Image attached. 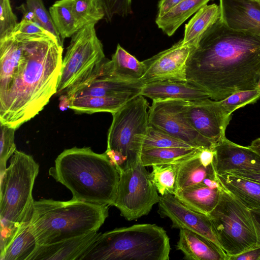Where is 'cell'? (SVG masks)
<instances>
[{
  "label": "cell",
  "instance_id": "cell-9",
  "mask_svg": "<svg viewBox=\"0 0 260 260\" xmlns=\"http://www.w3.org/2000/svg\"><path fill=\"white\" fill-rule=\"evenodd\" d=\"M144 97L137 95L112 114L107 149L118 151L125 156L127 168L141 160L143 142L149 126V106Z\"/></svg>",
  "mask_w": 260,
  "mask_h": 260
},
{
  "label": "cell",
  "instance_id": "cell-45",
  "mask_svg": "<svg viewBox=\"0 0 260 260\" xmlns=\"http://www.w3.org/2000/svg\"><path fill=\"white\" fill-rule=\"evenodd\" d=\"M16 9L20 11L23 14V17L22 19L36 23V18L34 12L27 8L26 4H22L20 6L17 7Z\"/></svg>",
  "mask_w": 260,
  "mask_h": 260
},
{
  "label": "cell",
  "instance_id": "cell-19",
  "mask_svg": "<svg viewBox=\"0 0 260 260\" xmlns=\"http://www.w3.org/2000/svg\"><path fill=\"white\" fill-rule=\"evenodd\" d=\"M176 249L187 260H228L223 250L206 238L186 229H180Z\"/></svg>",
  "mask_w": 260,
  "mask_h": 260
},
{
  "label": "cell",
  "instance_id": "cell-13",
  "mask_svg": "<svg viewBox=\"0 0 260 260\" xmlns=\"http://www.w3.org/2000/svg\"><path fill=\"white\" fill-rule=\"evenodd\" d=\"M186 114L195 130L215 146L225 137L232 115L225 112L219 101L208 98L188 102Z\"/></svg>",
  "mask_w": 260,
  "mask_h": 260
},
{
  "label": "cell",
  "instance_id": "cell-7",
  "mask_svg": "<svg viewBox=\"0 0 260 260\" xmlns=\"http://www.w3.org/2000/svg\"><path fill=\"white\" fill-rule=\"evenodd\" d=\"M207 215L228 260L260 247V239L252 212L221 185L218 202Z\"/></svg>",
  "mask_w": 260,
  "mask_h": 260
},
{
  "label": "cell",
  "instance_id": "cell-17",
  "mask_svg": "<svg viewBox=\"0 0 260 260\" xmlns=\"http://www.w3.org/2000/svg\"><path fill=\"white\" fill-rule=\"evenodd\" d=\"M100 233L94 231L55 243L38 245L29 260H80Z\"/></svg>",
  "mask_w": 260,
  "mask_h": 260
},
{
  "label": "cell",
  "instance_id": "cell-33",
  "mask_svg": "<svg viewBox=\"0 0 260 260\" xmlns=\"http://www.w3.org/2000/svg\"><path fill=\"white\" fill-rule=\"evenodd\" d=\"M192 147L161 129L149 125L142 145V149Z\"/></svg>",
  "mask_w": 260,
  "mask_h": 260
},
{
  "label": "cell",
  "instance_id": "cell-32",
  "mask_svg": "<svg viewBox=\"0 0 260 260\" xmlns=\"http://www.w3.org/2000/svg\"><path fill=\"white\" fill-rule=\"evenodd\" d=\"M152 181L161 196L174 195L176 192L178 165L177 164L153 165Z\"/></svg>",
  "mask_w": 260,
  "mask_h": 260
},
{
  "label": "cell",
  "instance_id": "cell-12",
  "mask_svg": "<svg viewBox=\"0 0 260 260\" xmlns=\"http://www.w3.org/2000/svg\"><path fill=\"white\" fill-rule=\"evenodd\" d=\"M195 48L179 40L170 48L142 61L144 74L140 81L145 85L153 82L187 81L186 63Z\"/></svg>",
  "mask_w": 260,
  "mask_h": 260
},
{
  "label": "cell",
  "instance_id": "cell-31",
  "mask_svg": "<svg viewBox=\"0 0 260 260\" xmlns=\"http://www.w3.org/2000/svg\"><path fill=\"white\" fill-rule=\"evenodd\" d=\"M72 10L79 30L95 24L104 19V9L99 0H71Z\"/></svg>",
  "mask_w": 260,
  "mask_h": 260
},
{
  "label": "cell",
  "instance_id": "cell-50",
  "mask_svg": "<svg viewBox=\"0 0 260 260\" xmlns=\"http://www.w3.org/2000/svg\"><path fill=\"white\" fill-rule=\"evenodd\" d=\"M256 88H257L258 90H259L260 91V75H259L258 80L257 82Z\"/></svg>",
  "mask_w": 260,
  "mask_h": 260
},
{
  "label": "cell",
  "instance_id": "cell-49",
  "mask_svg": "<svg viewBox=\"0 0 260 260\" xmlns=\"http://www.w3.org/2000/svg\"><path fill=\"white\" fill-rule=\"evenodd\" d=\"M252 212L260 239V213Z\"/></svg>",
  "mask_w": 260,
  "mask_h": 260
},
{
  "label": "cell",
  "instance_id": "cell-44",
  "mask_svg": "<svg viewBox=\"0 0 260 260\" xmlns=\"http://www.w3.org/2000/svg\"><path fill=\"white\" fill-rule=\"evenodd\" d=\"M229 173L260 184V172L249 171H233Z\"/></svg>",
  "mask_w": 260,
  "mask_h": 260
},
{
  "label": "cell",
  "instance_id": "cell-25",
  "mask_svg": "<svg viewBox=\"0 0 260 260\" xmlns=\"http://www.w3.org/2000/svg\"><path fill=\"white\" fill-rule=\"evenodd\" d=\"M220 17L219 5L213 4L203 6L185 25L183 44L196 48L205 33Z\"/></svg>",
  "mask_w": 260,
  "mask_h": 260
},
{
  "label": "cell",
  "instance_id": "cell-43",
  "mask_svg": "<svg viewBox=\"0 0 260 260\" xmlns=\"http://www.w3.org/2000/svg\"><path fill=\"white\" fill-rule=\"evenodd\" d=\"M230 260H260V247L233 256L230 258Z\"/></svg>",
  "mask_w": 260,
  "mask_h": 260
},
{
  "label": "cell",
  "instance_id": "cell-8",
  "mask_svg": "<svg viewBox=\"0 0 260 260\" xmlns=\"http://www.w3.org/2000/svg\"><path fill=\"white\" fill-rule=\"evenodd\" d=\"M106 59L95 24H90L78 30L72 36L62 59L55 94H65L69 99L75 91L100 73Z\"/></svg>",
  "mask_w": 260,
  "mask_h": 260
},
{
  "label": "cell",
  "instance_id": "cell-42",
  "mask_svg": "<svg viewBox=\"0 0 260 260\" xmlns=\"http://www.w3.org/2000/svg\"><path fill=\"white\" fill-rule=\"evenodd\" d=\"M215 154L214 149L202 148L199 156L202 164L205 167H209L213 164Z\"/></svg>",
  "mask_w": 260,
  "mask_h": 260
},
{
  "label": "cell",
  "instance_id": "cell-1",
  "mask_svg": "<svg viewBox=\"0 0 260 260\" xmlns=\"http://www.w3.org/2000/svg\"><path fill=\"white\" fill-rule=\"evenodd\" d=\"M63 45L53 35L0 40V123L15 128L56 93Z\"/></svg>",
  "mask_w": 260,
  "mask_h": 260
},
{
  "label": "cell",
  "instance_id": "cell-35",
  "mask_svg": "<svg viewBox=\"0 0 260 260\" xmlns=\"http://www.w3.org/2000/svg\"><path fill=\"white\" fill-rule=\"evenodd\" d=\"M1 124L0 140V175L7 169L6 165L8 159L16 150L14 142L15 128L6 124Z\"/></svg>",
  "mask_w": 260,
  "mask_h": 260
},
{
  "label": "cell",
  "instance_id": "cell-47",
  "mask_svg": "<svg viewBox=\"0 0 260 260\" xmlns=\"http://www.w3.org/2000/svg\"><path fill=\"white\" fill-rule=\"evenodd\" d=\"M59 108L62 111L69 108L70 100L67 95L62 94L59 96Z\"/></svg>",
  "mask_w": 260,
  "mask_h": 260
},
{
  "label": "cell",
  "instance_id": "cell-37",
  "mask_svg": "<svg viewBox=\"0 0 260 260\" xmlns=\"http://www.w3.org/2000/svg\"><path fill=\"white\" fill-rule=\"evenodd\" d=\"M17 24L10 0H0V40L11 36Z\"/></svg>",
  "mask_w": 260,
  "mask_h": 260
},
{
  "label": "cell",
  "instance_id": "cell-40",
  "mask_svg": "<svg viewBox=\"0 0 260 260\" xmlns=\"http://www.w3.org/2000/svg\"><path fill=\"white\" fill-rule=\"evenodd\" d=\"M105 152L119 173L127 168V158L121 153L112 149H107Z\"/></svg>",
  "mask_w": 260,
  "mask_h": 260
},
{
  "label": "cell",
  "instance_id": "cell-14",
  "mask_svg": "<svg viewBox=\"0 0 260 260\" xmlns=\"http://www.w3.org/2000/svg\"><path fill=\"white\" fill-rule=\"evenodd\" d=\"M158 212L162 217H168L173 228L186 229L206 238L221 247L216 238L207 215L190 210L179 202L174 195L160 196Z\"/></svg>",
  "mask_w": 260,
  "mask_h": 260
},
{
  "label": "cell",
  "instance_id": "cell-6",
  "mask_svg": "<svg viewBox=\"0 0 260 260\" xmlns=\"http://www.w3.org/2000/svg\"><path fill=\"white\" fill-rule=\"evenodd\" d=\"M166 231L155 224H138L101 233L80 260H169Z\"/></svg>",
  "mask_w": 260,
  "mask_h": 260
},
{
  "label": "cell",
  "instance_id": "cell-15",
  "mask_svg": "<svg viewBox=\"0 0 260 260\" xmlns=\"http://www.w3.org/2000/svg\"><path fill=\"white\" fill-rule=\"evenodd\" d=\"M216 173L233 171L260 172V156L248 146L236 144L225 137L214 148Z\"/></svg>",
  "mask_w": 260,
  "mask_h": 260
},
{
  "label": "cell",
  "instance_id": "cell-24",
  "mask_svg": "<svg viewBox=\"0 0 260 260\" xmlns=\"http://www.w3.org/2000/svg\"><path fill=\"white\" fill-rule=\"evenodd\" d=\"M220 188L212 189L201 183L178 190L174 196L190 210L208 215L218 202Z\"/></svg>",
  "mask_w": 260,
  "mask_h": 260
},
{
  "label": "cell",
  "instance_id": "cell-39",
  "mask_svg": "<svg viewBox=\"0 0 260 260\" xmlns=\"http://www.w3.org/2000/svg\"><path fill=\"white\" fill-rule=\"evenodd\" d=\"M50 34H51L38 23L22 19L19 23H18L11 36L16 38H24L47 36Z\"/></svg>",
  "mask_w": 260,
  "mask_h": 260
},
{
  "label": "cell",
  "instance_id": "cell-34",
  "mask_svg": "<svg viewBox=\"0 0 260 260\" xmlns=\"http://www.w3.org/2000/svg\"><path fill=\"white\" fill-rule=\"evenodd\" d=\"M260 99V91L257 88L237 91L226 98L219 101L225 112L232 115L238 109L254 104Z\"/></svg>",
  "mask_w": 260,
  "mask_h": 260
},
{
  "label": "cell",
  "instance_id": "cell-30",
  "mask_svg": "<svg viewBox=\"0 0 260 260\" xmlns=\"http://www.w3.org/2000/svg\"><path fill=\"white\" fill-rule=\"evenodd\" d=\"M49 13L62 40L72 37L79 30L71 0L56 1L50 7Z\"/></svg>",
  "mask_w": 260,
  "mask_h": 260
},
{
  "label": "cell",
  "instance_id": "cell-22",
  "mask_svg": "<svg viewBox=\"0 0 260 260\" xmlns=\"http://www.w3.org/2000/svg\"><path fill=\"white\" fill-rule=\"evenodd\" d=\"M222 187L251 211L260 213V184L229 172L216 173Z\"/></svg>",
  "mask_w": 260,
  "mask_h": 260
},
{
  "label": "cell",
  "instance_id": "cell-51",
  "mask_svg": "<svg viewBox=\"0 0 260 260\" xmlns=\"http://www.w3.org/2000/svg\"><path fill=\"white\" fill-rule=\"evenodd\" d=\"M257 1L258 2V3L260 4V0H257Z\"/></svg>",
  "mask_w": 260,
  "mask_h": 260
},
{
  "label": "cell",
  "instance_id": "cell-38",
  "mask_svg": "<svg viewBox=\"0 0 260 260\" xmlns=\"http://www.w3.org/2000/svg\"><path fill=\"white\" fill-rule=\"evenodd\" d=\"M105 13L104 19L110 22L115 15L127 16L132 13V0H99Z\"/></svg>",
  "mask_w": 260,
  "mask_h": 260
},
{
  "label": "cell",
  "instance_id": "cell-23",
  "mask_svg": "<svg viewBox=\"0 0 260 260\" xmlns=\"http://www.w3.org/2000/svg\"><path fill=\"white\" fill-rule=\"evenodd\" d=\"M139 95L124 93L109 96H84L71 98L69 108L77 113L93 114L99 112L114 113L127 102Z\"/></svg>",
  "mask_w": 260,
  "mask_h": 260
},
{
  "label": "cell",
  "instance_id": "cell-28",
  "mask_svg": "<svg viewBox=\"0 0 260 260\" xmlns=\"http://www.w3.org/2000/svg\"><path fill=\"white\" fill-rule=\"evenodd\" d=\"M200 150L196 154L177 164L176 192L201 183L207 177L215 176L213 164L209 167H205L201 162L199 156Z\"/></svg>",
  "mask_w": 260,
  "mask_h": 260
},
{
  "label": "cell",
  "instance_id": "cell-48",
  "mask_svg": "<svg viewBox=\"0 0 260 260\" xmlns=\"http://www.w3.org/2000/svg\"><path fill=\"white\" fill-rule=\"evenodd\" d=\"M248 147L260 156V138L253 140Z\"/></svg>",
  "mask_w": 260,
  "mask_h": 260
},
{
  "label": "cell",
  "instance_id": "cell-41",
  "mask_svg": "<svg viewBox=\"0 0 260 260\" xmlns=\"http://www.w3.org/2000/svg\"><path fill=\"white\" fill-rule=\"evenodd\" d=\"M182 1V0H160L158 5V11L156 17L162 16L177 5Z\"/></svg>",
  "mask_w": 260,
  "mask_h": 260
},
{
  "label": "cell",
  "instance_id": "cell-16",
  "mask_svg": "<svg viewBox=\"0 0 260 260\" xmlns=\"http://www.w3.org/2000/svg\"><path fill=\"white\" fill-rule=\"evenodd\" d=\"M220 19L229 27L260 37V4L257 0H219Z\"/></svg>",
  "mask_w": 260,
  "mask_h": 260
},
{
  "label": "cell",
  "instance_id": "cell-29",
  "mask_svg": "<svg viewBox=\"0 0 260 260\" xmlns=\"http://www.w3.org/2000/svg\"><path fill=\"white\" fill-rule=\"evenodd\" d=\"M201 149L196 147L142 149L140 160L145 167L177 164L196 154Z\"/></svg>",
  "mask_w": 260,
  "mask_h": 260
},
{
  "label": "cell",
  "instance_id": "cell-18",
  "mask_svg": "<svg viewBox=\"0 0 260 260\" xmlns=\"http://www.w3.org/2000/svg\"><path fill=\"white\" fill-rule=\"evenodd\" d=\"M140 94L152 101H196L210 98L204 90L188 81H165L145 84Z\"/></svg>",
  "mask_w": 260,
  "mask_h": 260
},
{
  "label": "cell",
  "instance_id": "cell-11",
  "mask_svg": "<svg viewBox=\"0 0 260 260\" xmlns=\"http://www.w3.org/2000/svg\"><path fill=\"white\" fill-rule=\"evenodd\" d=\"M188 101H152L148 110L149 125L156 127L193 147L214 150L215 145L201 136L188 119Z\"/></svg>",
  "mask_w": 260,
  "mask_h": 260
},
{
  "label": "cell",
  "instance_id": "cell-20",
  "mask_svg": "<svg viewBox=\"0 0 260 260\" xmlns=\"http://www.w3.org/2000/svg\"><path fill=\"white\" fill-rule=\"evenodd\" d=\"M144 72V64L117 45L112 59H106L100 74L110 78L126 81H140Z\"/></svg>",
  "mask_w": 260,
  "mask_h": 260
},
{
  "label": "cell",
  "instance_id": "cell-2",
  "mask_svg": "<svg viewBox=\"0 0 260 260\" xmlns=\"http://www.w3.org/2000/svg\"><path fill=\"white\" fill-rule=\"evenodd\" d=\"M260 75V37L227 26L220 18L205 33L186 63L187 81L222 100L256 88Z\"/></svg>",
  "mask_w": 260,
  "mask_h": 260
},
{
  "label": "cell",
  "instance_id": "cell-27",
  "mask_svg": "<svg viewBox=\"0 0 260 260\" xmlns=\"http://www.w3.org/2000/svg\"><path fill=\"white\" fill-rule=\"evenodd\" d=\"M38 244L29 229V221L19 227L15 235L0 252L1 260H29Z\"/></svg>",
  "mask_w": 260,
  "mask_h": 260
},
{
  "label": "cell",
  "instance_id": "cell-10",
  "mask_svg": "<svg viewBox=\"0 0 260 260\" xmlns=\"http://www.w3.org/2000/svg\"><path fill=\"white\" fill-rule=\"evenodd\" d=\"M119 174L113 206L128 221L148 214L160 199L150 173L140 160Z\"/></svg>",
  "mask_w": 260,
  "mask_h": 260
},
{
  "label": "cell",
  "instance_id": "cell-5",
  "mask_svg": "<svg viewBox=\"0 0 260 260\" xmlns=\"http://www.w3.org/2000/svg\"><path fill=\"white\" fill-rule=\"evenodd\" d=\"M39 171V165L31 155L16 149L1 175V251L19 227L30 220L35 202L32 190Z\"/></svg>",
  "mask_w": 260,
  "mask_h": 260
},
{
  "label": "cell",
  "instance_id": "cell-46",
  "mask_svg": "<svg viewBox=\"0 0 260 260\" xmlns=\"http://www.w3.org/2000/svg\"><path fill=\"white\" fill-rule=\"evenodd\" d=\"M206 186L212 189H219L221 185L215 176L206 178L202 182Z\"/></svg>",
  "mask_w": 260,
  "mask_h": 260
},
{
  "label": "cell",
  "instance_id": "cell-36",
  "mask_svg": "<svg viewBox=\"0 0 260 260\" xmlns=\"http://www.w3.org/2000/svg\"><path fill=\"white\" fill-rule=\"evenodd\" d=\"M27 8L35 14L36 23L54 36L62 44V41L53 22L50 13L45 8L43 0H26Z\"/></svg>",
  "mask_w": 260,
  "mask_h": 260
},
{
  "label": "cell",
  "instance_id": "cell-21",
  "mask_svg": "<svg viewBox=\"0 0 260 260\" xmlns=\"http://www.w3.org/2000/svg\"><path fill=\"white\" fill-rule=\"evenodd\" d=\"M144 84L141 81H126L103 76L100 73L78 89L69 98L84 96L101 97L124 93L140 94Z\"/></svg>",
  "mask_w": 260,
  "mask_h": 260
},
{
  "label": "cell",
  "instance_id": "cell-3",
  "mask_svg": "<svg viewBox=\"0 0 260 260\" xmlns=\"http://www.w3.org/2000/svg\"><path fill=\"white\" fill-rule=\"evenodd\" d=\"M49 174L71 191L73 200L113 206L120 174L105 152L85 147L65 149Z\"/></svg>",
  "mask_w": 260,
  "mask_h": 260
},
{
  "label": "cell",
  "instance_id": "cell-26",
  "mask_svg": "<svg viewBox=\"0 0 260 260\" xmlns=\"http://www.w3.org/2000/svg\"><path fill=\"white\" fill-rule=\"evenodd\" d=\"M210 0H182L161 17H156L158 27L167 35L172 36L182 23Z\"/></svg>",
  "mask_w": 260,
  "mask_h": 260
},
{
  "label": "cell",
  "instance_id": "cell-4",
  "mask_svg": "<svg viewBox=\"0 0 260 260\" xmlns=\"http://www.w3.org/2000/svg\"><path fill=\"white\" fill-rule=\"evenodd\" d=\"M109 206L71 199L35 201L29 229L38 245L98 231L108 216Z\"/></svg>",
  "mask_w": 260,
  "mask_h": 260
}]
</instances>
